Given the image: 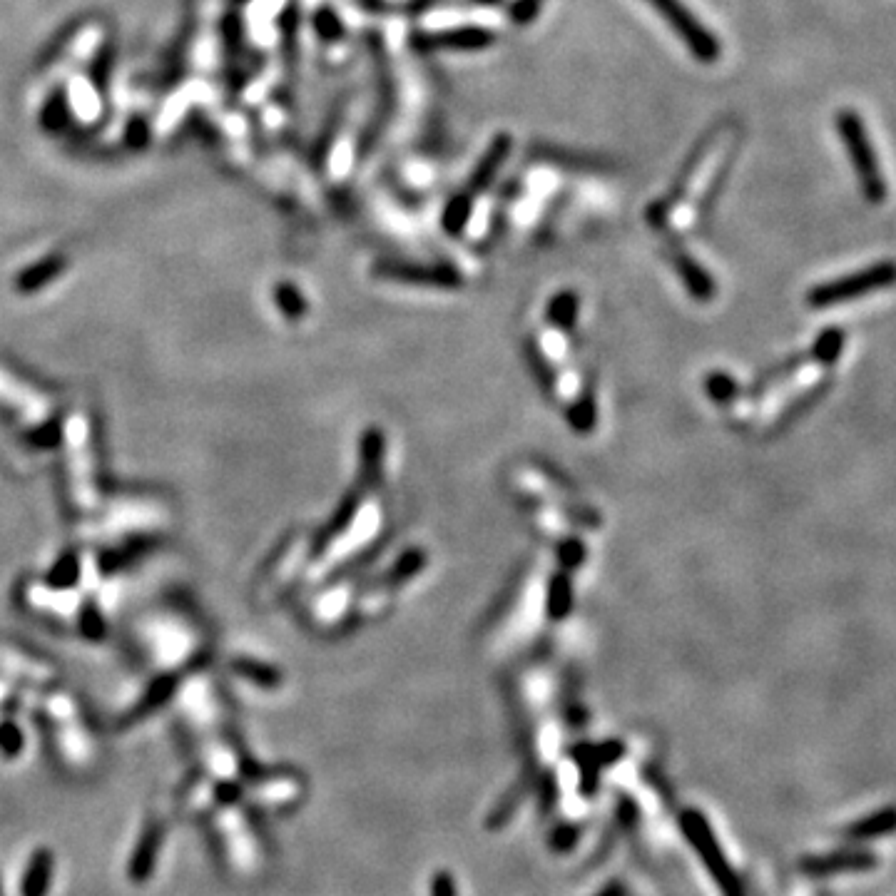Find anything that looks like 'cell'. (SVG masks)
<instances>
[{
	"label": "cell",
	"mask_w": 896,
	"mask_h": 896,
	"mask_svg": "<svg viewBox=\"0 0 896 896\" xmlns=\"http://www.w3.org/2000/svg\"><path fill=\"white\" fill-rule=\"evenodd\" d=\"M0 404L13 409L30 429H40L53 416V401L3 366H0Z\"/></svg>",
	"instance_id": "6"
},
{
	"label": "cell",
	"mask_w": 896,
	"mask_h": 896,
	"mask_svg": "<svg viewBox=\"0 0 896 896\" xmlns=\"http://www.w3.org/2000/svg\"><path fill=\"white\" fill-rule=\"evenodd\" d=\"M896 827V812H889V814H879V817H874V819H867V822H862V824H854L852 829H849V834H852V837H872V834H879V832H889V829H894Z\"/></svg>",
	"instance_id": "15"
},
{
	"label": "cell",
	"mask_w": 896,
	"mask_h": 896,
	"mask_svg": "<svg viewBox=\"0 0 896 896\" xmlns=\"http://www.w3.org/2000/svg\"><path fill=\"white\" fill-rule=\"evenodd\" d=\"M50 882H53V854H50V849H38V852L30 857L28 867H25L20 894L45 896L50 889Z\"/></svg>",
	"instance_id": "13"
},
{
	"label": "cell",
	"mask_w": 896,
	"mask_h": 896,
	"mask_svg": "<svg viewBox=\"0 0 896 896\" xmlns=\"http://www.w3.org/2000/svg\"><path fill=\"white\" fill-rule=\"evenodd\" d=\"M623 894H625L623 884H610V887H605L598 896H623Z\"/></svg>",
	"instance_id": "20"
},
{
	"label": "cell",
	"mask_w": 896,
	"mask_h": 896,
	"mask_svg": "<svg viewBox=\"0 0 896 896\" xmlns=\"http://www.w3.org/2000/svg\"><path fill=\"white\" fill-rule=\"evenodd\" d=\"M317 30L327 40H336L341 35V23L329 13V10H322V13L317 15Z\"/></svg>",
	"instance_id": "17"
},
{
	"label": "cell",
	"mask_w": 896,
	"mask_h": 896,
	"mask_svg": "<svg viewBox=\"0 0 896 896\" xmlns=\"http://www.w3.org/2000/svg\"><path fill=\"white\" fill-rule=\"evenodd\" d=\"M493 43H496V35L488 28H481V25L439 30V33L416 38V48L421 50H486Z\"/></svg>",
	"instance_id": "8"
},
{
	"label": "cell",
	"mask_w": 896,
	"mask_h": 896,
	"mask_svg": "<svg viewBox=\"0 0 896 896\" xmlns=\"http://www.w3.org/2000/svg\"><path fill=\"white\" fill-rule=\"evenodd\" d=\"M0 896H3V887H0Z\"/></svg>",
	"instance_id": "22"
},
{
	"label": "cell",
	"mask_w": 896,
	"mask_h": 896,
	"mask_svg": "<svg viewBox=\"0 0 896 896\" xmlns=\"http://www.w3.org/2000/svg\"><path fill=\"white\" fill-rule=\"evenodd\" d=\"M511 155V137L508 135H496L491 140V145L486 147V152L481 155V160L473 167L471 177H468V192L478 195V192L486 190L493 182V177L498 175V170L503 167V162Z\"/></svg>",
	"instance_id": "11"
},
{
	"label": "cell",
	"mask_w": 896,
	"mask_h": 896,
	"mask_svg": "<svg viewBox=\"0 0 896 896\" xmlns=\"http://www.w3.org/2000/svg\"><path fill=\"white\" fill-rule=\"evenodd\" d=\"M147 638L155 645V655L162 660H185L182 655L192 648V633L177 620H155L147 625Z\"/></svg>",
	"instance_id": "9"
},
{
	"label": "cell",
	"mask_w": 896,
	"mask_h": 896,
	"mask_svg": "<svg viewBox=\"0 0 896 896\" xmlns=\"http://www.w3.org/2000/svg\"><path fill=\"white\" fill-rule=\"evenodd\" d=\"M837 130L842 135L844 147H847L849 160H852L854 170H857L859 182H862L864 197L869 202H874V205H879L887 197V182H884L877 152H874L872 140H869L867 130H864L862 117L852 110H842L837 115Z\"/></svg>",
	"instance_id": "2"
},
{
	"label": "cell",
	"mask_w": 896,
	"mask_h": 896,
	"mask_svg": "<svg viewBox=\"0 0 896 896\" xmlns=\"http://www.w3.org/2000/svg\"><path fill=\"white\" fill-rule=\"evenodd\" d=\"M478 3H493V0H478Z\"/></svg>",
	"instance_id": "21"
},
{
	"label": "cell",
	"mask_w": 896,
	"mask_h": 896,
	"mask_svg": "<svg viewBox=\"0 0 896 896\" xmlns=\"http://www.w3.org/2000/svg\"><path fill=\"white\" fill-rule=\"evenodd\" d=\"M892 284H896V262H879L874 267L864 269V272L849 274V277L839 279V282L822 284V287H817L809 294V304H814V307H829V304L849 302V299L877 292V289H887Z\"/></svg>",
	"instance_id": "5"
},
{
	"label": "cell",
	"mask_w": 896,
	"mask_h": 896,
	"mask_svg": "<svg viewBox=\"0 0 896 896\" xmlns=\"http://www.w3.org/2000/svg\"><path fill=\"white\" fill-rule=\"evenodd\" d=\"M431 896H456V882L448 872H436L431 879Z\"/></svg>",
	"instance_id": "18"
},
{
	"label": "cell",
	"mask_w": 896,
	"mask_h": 896,
	"mask_svg": "<svg viewBox=\"0 0 896 896\" xmlns=\"http://www.w3.org/2000/svg\"><path fill=\"white\" fill-rule=\"evenodd\" d=\"M28 603L35 610H43V613H53L58 618L70 620L73 615H78L80 605H83V595L78 590H58L35 583L28 588Z\"/></svg>",
	"instance_id": "10"
},
{
	"label": "cell",
	"mask_w": 896,
	"mask_h": 896,
	"mask_svg": "<svg viewBox=\"0 0 896 896\" xmlns=\"http://www.w3.org/2000/svg\"><path fill=\"white\" fill-rule=\"evenodd\" d=\"M165 521V511L162 506L152 501H117L110 508V513L105 516L103 528L98 526L100 533L105 536H122V533L130 531H147V528H155Z\"/></svg>",
	"instance_id": "7"
},
{
	"label": "cell",
	"mask_w": 896,
	"mask_h": 896,
	"mask_svg": "<svg viewBox=\"0 0 896 896\" xmlns=\"http://www.w3.org/2000/svg\"><path fill=\"white\" fill-rule=\"evenodd\" d=\"M0 747H3L8 755H15V752L23 747V740H20V735L15 727H3V730H0Z\"/></svg>",
	"instance_id": "19"
},
{
	"label": "cell",
	"mask_w": 896,
	"mask_h": 896,
	"mask_svg": "<svg viewBox=\"0 0 896 896\" xmlns=\"http://www.w3.org/2000/svg\"><path fill=\"white\" fill-rule=\"evenodd\" d=\"M468 215H471V200H468V195L453 197L451 205H448L444 212V227L451 234L461 232V229L466 227Z\"/></svg>",
	"instance_id": "14"
},
{
	"label": "cell",
	"mask_w": 896,
	"mask_h": 896,
	"mask_svg": "<svg viewBox=\"0 0 896 896\" xmlns=\"http://www.w3.org/2000/svg\"><path fill=\"white\" fill-rule=\"evenodd\" d=\"M680 827H682V832H685L687 842H690L692 847L700 852L707 872H710L712 879L720 884L722 894L742 896L740 882H737V877L732 874V869H730V864H727L725 854H722L720 844H717L715 837H712V829H710V824L705 822V817H702L700 812H695V809H687V812H682V817H680Z\"/></svg>",
	"instance_id": "3"
},
{
	"label": "cell",
	"mask_w": 896,
	"mask_h": 896,
	"mask_svg": "<svg viewBox=\"0 0 896 896\" xmlns=\"http://www.w3.org/2000/svg\"><path fill=\"white\" fill-rule=\"evenodd\" d=\"M65 458H68L70 491H73L75 506L83 511H95L100 506V491L95 483L90 421L83 411H73L65 419Z\"/></svg>",
	"instance_id": "1"
},
{
	"label": "cell",
	"mask_w": 896,
	"mask_h": 896,
	"mask_svg": "<svg viewBox=\"0 0 896 896\" xmlns=\"http://www.w3.org/2000/svg\"><path fill=\"white\" fill-rule=\"evenodd\" d=\"M653 10H658L663 15L665 23L675 30V35H680V40L685 43V48L695 55L700 63H715L720 60V40L680 3V0H645Z\"/></svg>",
	"instance_id": "4"
},
{
	"label": "cell",
	"mask_w": 896,
	"mask_h": 896,
	"mask_svg": "<svg viewBox=\"0 0 896 896\" xmlns=\"http://www.w3.org/2000/svg\"><path fill=\"white\" fill-rule=\"evenodd\" d=\"M578 829L575 827H558L556 832L551 834V847L558 849V852H565V849L573 847L578 842Z\"/></svg>",
	"instance_id": "16"
},
{
	"label": "cell",
	"mask_w": 896,
	"mask_h": 896,
	"mask_svg": "<svg viewBox=\"0 0 896 896\" xmlns=\"http://www.w3.org/2000/svg\"><path fill=\"white\" fill-rule=\"evenodd\" d=\"M162 832H165V829H162L160 822H150L145 827V832H142L140 842H137L135 852H132L130 869H127V872H130V879L135 884H145L147 879L152 877V872H155L157 852H160L162 847Z\"/></svg>",
	"instance_id": "12"
}]
</instances>
